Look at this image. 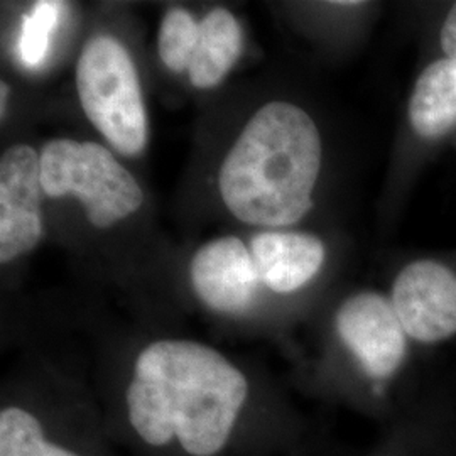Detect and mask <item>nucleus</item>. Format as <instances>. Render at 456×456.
Segmentation results:
<instances>
[{
	"instance_id": "obj_1",
	"label": "nucleus",
	"mask_w": 456,
	"mask_h": 456,
	"mask_svg": "<svg viewBox=\"0 0 456 456\" xmlns=\"http://www.w3.org/2000/svg\"><path fill=\"white\" fill-rule=\"evenodd\" d=\"M100 409L120 455L294 456L310 441L303 412L262 395L227 355L188 338L144 345Z\"/></svg>"
},
{
	"instance_id": "obj_2",
	"label": "nucleus",
	"mask_w": 456,
	"mask_h": 456,
	"mask_svg": "<svg viewBox=\"0 0 456 456\" xmlns=\"http://www.w3.org/2000/svg\"><path fill=\"white\" fill-rule=\"evenodd\" d=\"M322 139L303 109L271 102L248 120L220 169V193L233 216L252 225L286 227L313 207Z\"/></svg>"
},
{
	"instance_id": "obj_3",
	"label": "nucleus",
	"mask_w": 456,
	"mask_h": 456,
	"mask_svg": "<svg viewBox=\"0 0 456 456\" xmlns=\"http://www.w3.org/2000/svg\"><path fill=\"white\" fill-rule=\"evenodd\" d=\"M333 333L362 380L359 414L386 426L404 416L391 387L406 365L411 338L391 297L374 291L348 296L333 314Z\"/></svg>"
},
{
	"instance_id": "obj_4",
	"label": "nucleus",
	"mask_w": 456,
	"mask_h": 456,
	"mask_svg": "<svg viewBox=\"0 0 456 456\" xmlns=\"http://www.w3.org/2000/svg\"><path fill=\"white\" fill-rule=\"evenodd\" d=\"M0 456H120L102 409L78 395L7 394L0 404Z\"/></svg>"
},
{
	"instance_id": "obj_5",
	"label": "nucleus",
	"mask_w": 456,
	"mask_h": 456,
	"mask_svg": "<svg viewBox=\"0 0 456 456\" xmlns=\"http://www.w3.org/2000/svg\"><path fill=\"white\" fill-rule=\"evenodd\" d=\"M83 112L98 132L126 154L137 156L147 144V114L131 54L110 36H95L77 66Z\"/></svg>"
},
{
	"instance_id": "obj_6",
	"label": "nucleus",
	"mask_w": 456,
	"mask_h": 456,
	"mask_svg": "<svg viewBox=\"0 0 456 456\" xmlns=\"http://www.w3.org/2000/svg\"><path fill=\"white\" fill-rule=\"evenodd\" d=\"M41 184L49 198L77 196L97 228L112 227L144 201L135 178L109 149L95 142L49 141L41 152Z\"/></svg>"
},
{
	"instance_id": "obj_7",
	"label": "nucleus",
	"mask_w": 456,
	"mask_h": 456,
	"mask_svg": "<svg viewBox=\"0 0 456 456\" xmlns=\"http://www.w3.org/2000/svg\"><path fill=\"white\" fill-rule=\"evenodd\" d=\"M191 286L198 301L215 314L245 318L257 308L262 282L250 248L237 237L216 239L196 250Z\"/></svg>"
},
{
	"instance_id": "obj_8",
	"label": "nucleus",
	"mask_w": 456,
	"mask_h": 456,
	"mask_svg": "<svg viewBox=\"0 0 456 456\" xmlns=\"http://www.w3.org/2000/svg\"><path fill=\"white\" fill-rule=\"evenodd\" d=\"M391 301L409 338L433 345L456 335V274L435 261L408 264L392 284Z\"/></svg>"
},
{
	"instance_id": "obj_9",
	"label": "nucleus",
	"mask_w": 456,
	"mask_h": 456,
	"mask_svg": "<svg viewBox=\"0 0 456 456\" xmlns=\"http://www.w3.org/2000/svg\"><path fill=\"white\" fill-rule=\"evenodd\" d=\"M41 154L9 147L0 159V261H16L43 237Z\"/></svg>"
},
{
	"instance_id": "obj_10",
	"label": "nucleus",
	"mask_w": 456,
	"mask_h": 456,
	"mask_svg": "<svg viewBox=\"0 0 456 456\" xmlns=\"http://www.w3.org/2000/svg\"><path fill=\"white\" fill-rule=\"evenodd\" d=\"M250 254L262 288L288 296L305 289L320 274L325 245L310 233L262 232L252 239Z\"/></svg>"
},
{
	"instance_id": "obj_11",
	"label": "nucleus",
	"mask_w": 456,
	"mask_h": 456,
	"mask_svg": "<svg viewBox=\"0 0 456 456\" xmlns=\"http://www.w3.org/2000/svg\"><path fill=\"white\" fill-rule=\"evenodd\" d=\"M409 122L423 139L444 135L456 124V60L424 68L409 98Z\"/></svg>"
},
{
	"instance_id": "obj_12",
	"label": "nucleus",
	"mask_w": 456,
	"mask_h": 456,
	"mask_svg": "<svg viewBox=\"0 0 456 456\" xmlns=\"http://www.w3.org/2000/svg\"><path fill=\"white\" fill-rule=\"evenodd\" d=\"M242 29L227 9H213L200 22V37L188 69L190 82L200 90L216 86L242 53Z\"/></svg>"
},
{
	"instance_id": "obj_13",
	"label": "nucleus",
	"mask_w": 456,
	"mask_h": 456,
	"mask_svg": "<svg viewBox=\"0 0 456 456\" xmlns=\"http://www.w3.org/2000/svg\"><path fill=\"white\" fill-rule=\"evenodd\" d=\"M438 436V424L429 404H419L387 424L382 436L360 456H423Z\"/></svg>"
},
{
	"instance_id": "obj_14",
	"label": "nucleus",
	"mask_w": 456,
	"mask_h": 456,
	"mask_svg": "<svg viewBox=\"0 0 456 456\" xmlns=\"http://www.w3.org/2000/svg\"><path fill=\"white\" fill-rule=\"evenodd\" d=\"M65 4L56 0L36 2L33 9L22 17L17 37L19 61L34 69L45 65L54 33L65 12Z\"/></svg>"
},
{
	"instance_id": "obj_15",
	"label": "nucleus",
	"mask_w": 456,
	"mask_h": 456,
	"mask_svg": "<svg viewBox=\"0 0 456 456\" xmlns=\"http://www.w3.org/2000/svg\"><path fill=\"white\" fill-rule=\"evenodd\" d=\"M198 37L200 22H196L195 17L184 9L167 11L158 36V51L164 65L175 73L188 71Z\"/></svg>"
},
{
	"instance_id": "obj_16",
	"label": "nucleus",
	"mask_w": 456,
	"mask_h": 456,
	"mask_svg": "<svg viewBox=\"0 0 456 456\" xmlns=\"http://www.w3.org/2000/svg\"><path fill=\"white\" fill-rule=\"evenodd\" d=\"M441 49L444 58L456 60V4L450 9L441 26Z\"/></svg>"
},
{
	"instance_id": "obj_17",
	"label": "nucleus",
	"mask_w": 456,
	"mask_h": 456,
	"mask_svg": "<svg viewBox=\"0 0 456 456\" xmlns=\"http://www.w3.org/2000/svg\"><path fill=\"white\" fill-rule=\"evenodd\" d=\"M423 456H456V441L448 440L438 428V436Z\"/></svg>"
},
{
	"instance_id": "obj_18",
	"label": "nucleus",
	"mask_w": 456,
	"mask_h": 456,
	"mask_svg": "<svg viewBox=\"0 0 456 456\" xmlns=\"http://www.w3.org/2000/svg\"><path fill=\"white\" fill-rule=\"evenodd\" d=\"M5 94H7V86H5V83H2V98H0V105H2V114H4V109H5Z\"/></svg>"
}]
</instances>
